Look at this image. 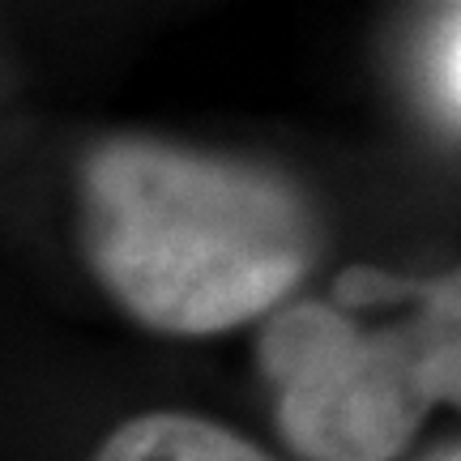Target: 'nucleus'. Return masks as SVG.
I'll list each match as a JSON object with an SVG mask.
<instances>
[{
	"label": "nucleus",
	"mask_w": 461,
	"mask_h": 461,
	"mask_svg": "<svg viewBox=\"0 0 461 461\" xmlns=\"http://www.w3.org/2000/svg\"><path fill=\"white\" fill-rule=\"evenodd\" d=\"M431 461H461V445L457 448H445V453H436Z\"/></svg>",
	"instance_id": "6"
},
{
	"label": "nucleus",
	"mask_w": 461,
	"mask_h": 461,
	"mask_svg": "<svg viewBox=\"0 0 461 461\" xmlns=\"http://www.w3.org/2000/svg\"><path fill=\"white\" fill-rule=\"evenodd\" d=\"M333 299L346 308L411 303L414 312L393 325L414 380L431 406H461V265L440 278H397L384 269H342Z\"/></svg>",
	"instance_id": "3"
},
{
	"label": "nucleus",
	"mask_w": 461,
	"mask_h": 461,
	"mask_svg": "<svg viewBox=\"0 0 461 461\" xmlns=\"http://www.w3.org/2000/svg\"><path fill=\"white\" fill-rule=\"evenodd\" d=\"M95 461H274L230 428L193 414H137L107 436Z\"/></svg>",
	"instance_id": "4"
},
{
	"label": "nucleus",
	"mask_w": 461,
	"mask_h": 461,
	"mask_svg": "<svg viewBox=\"0 0 461 461\" xmlns=\"http://www.w3.org/2000/svg\"><path fill=\"white\" fill-rule=\"evenodd\" d=\"M257 363L282 440L303 461H393L431 411L393 325L363 330L321 299L265 316Z\"/></svg>",
	"instance_id": "2"
},
{
	"label": "nucleus",
	"mask_w": 461,
	"mask_h": 461,
	"mask_svg": "<svg viewBox=\"0 0 461 461\" xmlns=\"http://www.w3.org/2000/svg\"><path fill=\"white\" fill-rule=\"evenodd\" d=\"M440 86H445L448 103L461 115V17L448 26V39H445V48H440Z\"/></svg>",
	"instance_id": "5"
},
{
	"label": "nucleus",
	"mask_w": 461,
	"mask_h": 461,
	"mask_svg": "<svg viewBox=\"0 0 461 461\" xmlns=\"http://www.w3.org/2000/svg\"><path fill=\"white\" fill-rule=\"evenodd\" d=\"M82 252L146 330L222 333L282 308L321 252L295 184L261 163L112 137L82 158Z\"/></svg>",
	"instance_id": "1"
}]
</instances>
